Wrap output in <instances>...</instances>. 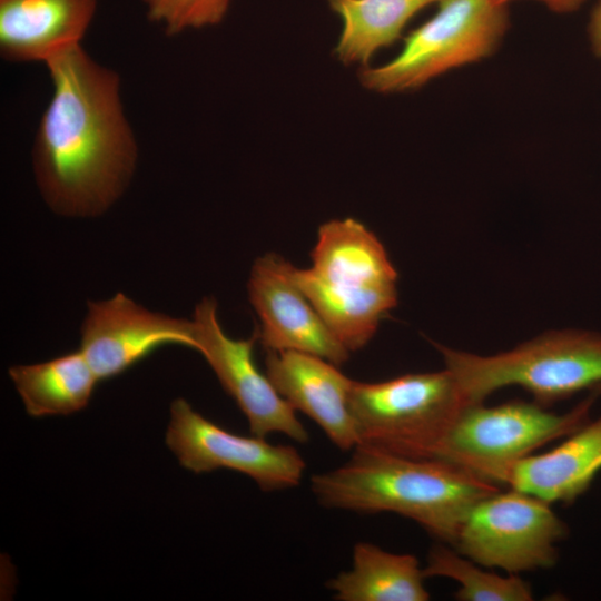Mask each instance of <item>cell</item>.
<instances>
[{
	"mask_svg": "<svg viewBox=\"0 0 601 601\" xmlns=\"http://www.w3.org/2000/svg\"><path fill=\"white\" fill-rule=\"evenodd\" d=\"M45 66L52 95L31 151L36 184L58 215H102L127 190L139 155L124 109L121 78L82 45Z\"/></svg>",
	"mask_w": 601,
	"mask_h": 601,
	"instance_id": "6da1fadb",
	"label": "cell"
},
{
	"mask_svg": "<svg viewBox=\"0 0 601 601\" xmlns=\"http://www.w3.org/2000/svg\"><path fill=\"white\" fill-rule=\"evenodd\" d=\"M311 489L325 508L396 513L449 545L471 508L500 492L495 483L454 464L362 444L343 465L313 475Z\"/></svg>",
	"mask_w": 601,
	"mask_h": 601,
	"instance_id": "7a4b0ae2",
	"label": "cell"
},
{
	"mask_svg": "<svg viewBox=\"0 0 601 601\" xmlns=\"http://www.w3.org/2000/svg\"><path fill=\"white\" fill-rule=\"evenodd\" d=\"M312 266L293 276L321 317L349 351L364 347L397 304V272L373 231L354 218L322 224Z\"/></svg>",
	"mask_w": 601,
	"mask_h": 601,
	"instance_id": "3957f363",
	"label": "cell"
},
{
	"mask_svg": "<svg viewBox=\"0 0 601 601\" xmlns=\"http://www.w3.org/2000/svg\"><path fill=\"white\" fill-rule=\"evenodd\" d=\"M459 381L469 405L496 390L518 385L544 407L580 392H601V333L546 332L513 349L481 356L432 342Z\"/></svg>",
	"mask_w": 601,
	"mask_h": 601,
	"instance_id": "277c9868",
	"label": "cell"
},
{
	"mask_svg": "<svg viewBox=\"0 0 601 601\" xmlns=\"http://www.w3.org/2000/svg\"><path fill=\"white\" fill-rule=\"evenodd\" d=\"M348 403L358 444L416 459H428L447 426L469 405L447 367L374 383L353 381Z\"/></svg>",
	"mask_w": 601,
	"mask_h": 601,
	"instance_id": "5b68a950",
	"label": "cell"
},
{
	"mask_svg": "<svg viewBox=\"0 0 601 601\" xmlns=\"http://www.w3.org/2000/svg\"><path fill=\"white\" fill-rule=\"evenodd\" d=\"M510 26L508 6L492 0H440L436 12L404 37L388 62L359 68L377 93L416 90L440 75L491 56Z\"/></svg>",
	"mask_w": 601,
	"mask_h": 601,
	"instance_id": "8992f818",
	"label": "cell"
},
{
	"mask_svg": "<svg viewBox=\"0 0 601 601\" xmlns=\"http://www.w3.org/2000/svg\"><path fill=\"white\" fill-rule=\"evenodd\" d=\"M600 395L601 392H590L562 414L520 400L495 406L467 405L447 426L428 459L454 464L494 483L495 474L503 467L584 425Z\"/></svg>",
	"mask_w": 601,
	"mask_h": 601,
	"instance_id": "52a82bcc",
	"label": "cell"
},
{
	"mask_svg": "<svg viewBox=\"0 0 601 601\" xmlns=\"http://www.w3.org/2000/svg\"><path fill=\"white\" fill-rule=\"evenodd\" d=\"M568 533L549 503L510 489L474 504L451 546L479 565L518 574L552 568Z\"/></svg>",
	"mask_w": 601,
	"mask_h": 601,
	"instance_id": "ba28073f",
	"label": "cell"
},
{
	"mask_svg": "<svg viewBox=\"0 0 601 601\" xmlns=\"http://www.w3.org/2000/svg\"><path fill=\"white\" fill-rule=\"evenodd\" d=\"M166 444L180 465L194 473L229 469L248 475L263 491L297 486L306 467L295 447L226 431L196 412L185 398L171 403Z\"/></svg>",
	"mask_w": 601,
	"mask_h": 601,
	"instance_id": "9c48e42d",
	"label": "cell"
},
{
	"mask_svg": "<svg viewBox=\"0 0 601 601\" xmlns=\"http://www.w3.org/2000/svg\"><path fill=\"white\" fill-rule=\"evenodd\" d=\"M193 323L196 351L206 358L224 390L246 416L250 433L260 437L283 433L306 443L309 436L295 410L255 364L257 328L246 339L229 337L218 321L217 302L213 297H205L196 305Z\"/></svg>",
	"mask_w": 601,
	"mask_h": 601,
	"instance_id": "30bf717a",
	"label": "cell"
},
{
	"mask_svg": "<svg viewBox=\"0 0 601 601\" xmlns=\"http://www.w3.org/2000/svg\"><path fill=\"white\" fill-rule=\"evenodd\" d=\"M168 344L196 349L193 319L149 311L122 293L88 302L79 349L99 381L122 374Z\"/></svg>",
	"mask_w": 601,
	"mask_h": 601,
	"instance_id": "8fae6325",
	"label": "cell"
},
{
	"mask_svg": "<svg viewBox=\"0 0 601 601\" xmlns=\"http://www.w3.org/2000/svg\"><path fill=\"white\" fill-rule=\"evenodd\" d=\"M293 268L275 253L256 258L252 267L247 290L260 322L258 339L266 352H302L339 366L351 352L298 287Z\"/></svg>",
	"mask_w": 601,
	"mask_h": 601,
	"instance_id": "7c38bea8",
	"label": "cell"
},
{
	"mask_svg": "<svg viewBox=\"0 0 601 601\" xmlns=\"http://www.w3.org/2000/svg\"><path fill=\"white\" fill-rule=\"evenodd\" d=\"M266 375L278 394L312 418L341 450L358 444L348 396L353 380L319 356L295 352H267Z\"/></svg>",
	"mask_w": 601,
	"mask_h": 601,
	"instance_id": "4fadbf2b",
	"label": "cell"
},
{
	"mask_svg": "<svg viewBox=\"0 0 601 601\" xmlns=\"http://www.w3.org/2000/svg\"><path fill=\"white\" fill-rule=\"evenodd\" d=\"M98 0H0V55L42 62L81 45Z\"/></svg>",
	"mask_w": 601,
	"mask_h": 601,
	"instance_id": "5bb4252c",
	"label": "cell"
},
{
	"mask_svg": "<svg viewBox=\"0 0 601 601\" xmlns=\"http://www.w3.org/2000/svg\"><path fill=\"white\" fill-rule=\"evenodd\" d=\"M601 471V416L589 420L549 452L522 457L500 470L493 482L549 504H571Z\"/></svg>",
	"mask_w": 601,
	"mask_h": 601,
	"instance_id": "9a60e30c",
	"label": "cell"
},
{
	"mask_svg": "<svg viewBox=\"0 0 601 601\" xmlns=\"http://www.w3.org/2000/svg\"><path fill=\"white\" fill-rule=\"evenodd\" d=\"M423 569L412 554L387 552L370 542L353 548L352 568L327 582L338 601H426Z\"/></svg>",
	"mask_w": 601,
	"mask_h": 601,
	"instance_id": "2e32d148",
	"label": "cell"
},
{
	"mask_svg": "<svg viewBox=\"0 0 601 601\" xmlns=\"http://www.w3.org/2000/svg\"><path fill=\"white\" fill-rule=\"evenodd\" d=\"M341 18L342 30L334 47L343 65L370 66L374 55L396 42L420 11L440 0H327Z\"/></svg>",
	"mask_w": 601,
	"mask_h": 601,
	"instance_id": "e0dca14e",
	"label": "cell"
},
{
	"mask_svg": "<svg viewBox=\"0 0 601 601\" xmlns=\"http://www.w3.org/2000/svg\"><path fill=\"white\" fill-rule=\"evenodd\" d=\"M8 373L33 417L81 411L99 382L80 349L42 363L14 365Z\"/></svg>",
	"mask_w": 601,
	"mask_h": 601,
	"instance_id": "ac0fdd59",
	"label": "cell"
},
{
	"mask_svg": "<svg viewBox=\"0 0 601 601\" xmlns=\"http://www.w3.org/2000/svg\"><path fill=\"white\" fill-rule=\"evenodd\" d=\"M425 579L443 577L460 584L454 593L460 601H531V585L516 574L501 577L484 571L476 563L459 553L449 544L432 546L427 564L423 568Z\"/></svg>",
	"mask_w": 601,
	"mask_h": 601,
	"instance_id": "d6986e66",
	"label": "cell"
},
{
	"mask_svg": "<svg viewBox=\"0 0 601 601\" xmlns=\"http://www.w3.org/2000/svg\"><path fill=\"white\" fill-rule=\"evenodd\" d=\"M231 0H142L147 17L168 36L218 24Z\"/></svg>",
	"mask_w": 601,
	"mask_h": 601,
	"instance_id": "ffe728a7",
	"label": "cell"
},
{
	"mask_svg": "<svg viewBox=\"0 0 601 601\" xmlns=\"http://www.w3.org/2000/svg\"><path fill=\"white\" fill-rule=\"evenodd\" d=\"M588 33L593 52L601 58V0L598 1L591 12Z\"/></svg>",
	"mask_w": 601,
	"mask_h": 601,
	"instance_id": "44dd1931",
	"label": "cell"
},
{
	"mask_svg": "<svg viewBox=\"0 0 601 601\" xmlns=\"http://www.w3.org/2000/svg\"><path fill=\"white\" fill-rule=\"evenodd\" d=\"M496 4L508 6L512 0H492ZM544 3L551 11L556 13H570L577 11L585 0H538Z\"/></svg>",
	"mask_w": 601,
	"mask_h": 601,
	"instance_id": "7402d4cb",
	"label": "cell"
}]
</instances>
